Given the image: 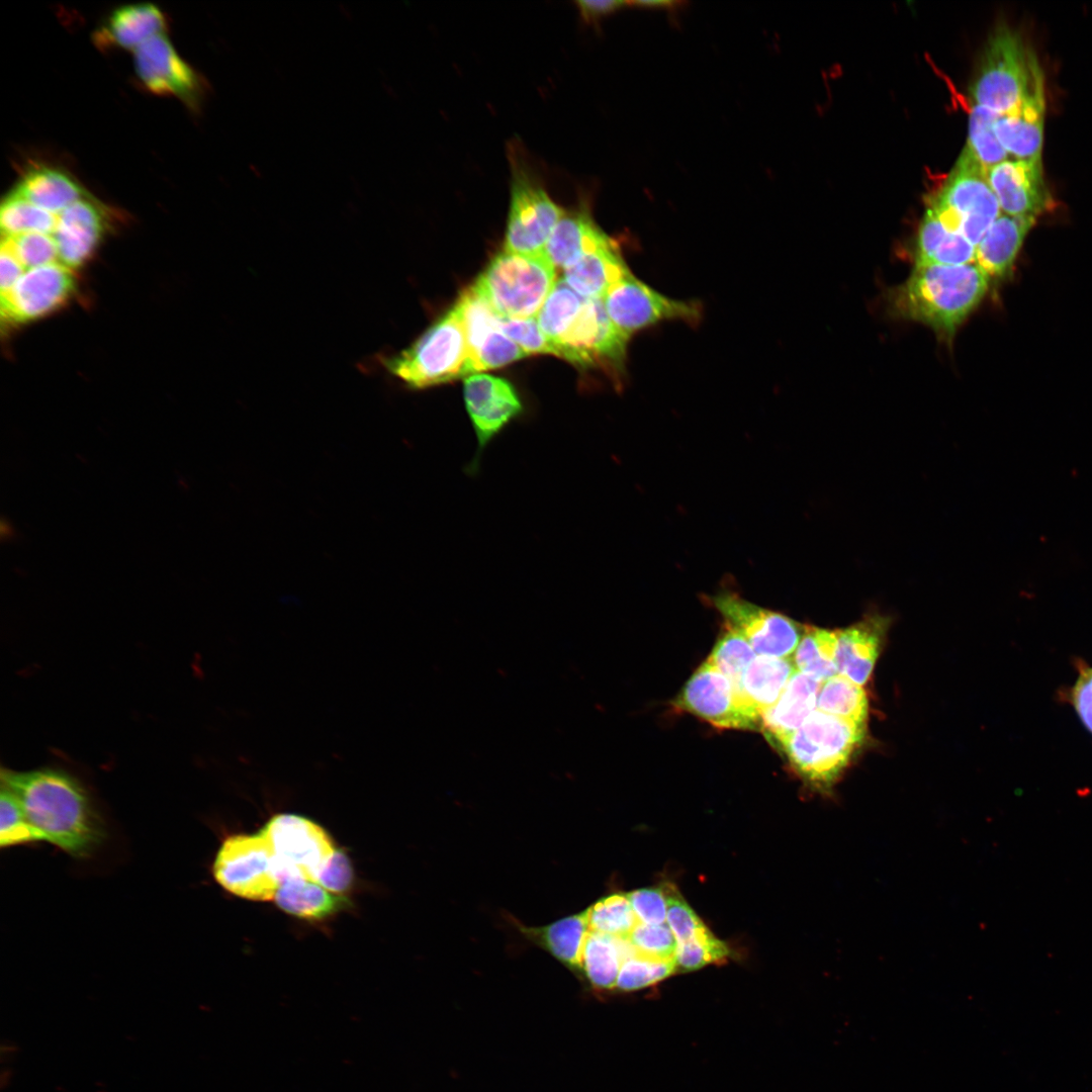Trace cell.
<instances>
[{
	"mask_svg": "<svg viewBox=\"0 0 1092 1092\" xmlns=\"http://www.w3.org/2000/svg\"><path fill=\"white\" fill-rule=\"evenodd\" d=\"M76 288L74 271L60 262L27 270L1 294L2 320L16 325L40 318L64 306Z\"/></svg>",
	"mask_w": 1092,
	"mask_h": 1092,
	"instance_id": "15",
	"label": "cell"
},
{
	"mask_svg": "<svg viewBox=\"0 0 1092 1092\" xmlns=\"http://www.w3.org/2000/svg\"><path fill=\"white\" fill-rule=\"evenodd\" d=\"M606 311L627 338L666 320L696 322L701 308L696 302L674 300L655 291L631 272L614 283L603 296Z\"/></svg>",
	"mask_w": 1092,
	"mask_h": 1092,
	"instance_id": "13",
	"label": "cell"
},
{
	"mask_svg": "<svg viewBox=\"0 0 1092 1092\" xmlns=\"http://www.w3.org/2000/svg\"><path fill=\"white\" fill-rule=\"evenodd\" d=\"M0 819L1 847L44 841L41 833L26 819L17 799L4 788L1 789Z\"/></svg>",
	"mask_w": 1092,
	"mask_h": 1092,
	"instance_id": "44",
	"label": "cell"
},
{
	"mask_svg": "<svg viewBox=\"0 0 1092 1092\" xmlns=\"http://www.w3.org/2000/svg\"><path fill=\"white\" fill-rule=\"evenodd\" d=\"M0 252V286L1 294H4L16 284L24 274L25 269L12 251L2 242Z\"/></svg>",
	"mask_w": 1092,
	"mask_h": 1092,
	"instance_id": "51",
	"label": "cell"
},
{
	"mask_svg": "<svg viewBox=\"0 0 1092 1092\" xmlns=\"http://www.w3.org/2000/svg\"><path fill=\"white\" fill-rule=\"evenodd\" d=\"M581 18L587 23H598L602 18L628 5L626 1H590L579 0L575 2Z\"/></svg>",
	"mask_w": 1092,
	"mask_h": 1092,
	"instance_id": "52",
	"label": "cell"
},
{
	"mask_svg": "<svg viewBox=\"0 0 1092 1092\" xmlns=\"http://www.w3.org/2000/svg\"><path fill=\"white\" fill-rule=\"evenodd\" d=\"M106 228L104 208L89 197L67 207L58 214L53 234L60 263L72 270L85 264L97 250Z\"/></svg>",
	"mask_w": 1092,
	"mask_h": 1092,
	"instance_id": "21",
	"label": "cell"
},
{
	"mask_svg": "<svg viewBox=\"0 0 1092 1092\" xmlns=\"http://www.w3.org/2000/svg\"><path fill=\"white\" fill-rule=\"evenodd\" d=\"M58 215L47 211L25 198L11 191L0 207V225L2 236H15L26 233L53 235Z\"/></svg>",
	"mask_w": 1092,
	"mask_h": 1092,
	"instance_id": "37",
	"label": "cell"
},
{
	"mask_svg": "<svg viewBox=\"0 0 1092 1092\" xmlns=\"http://www.w3.org/2000/svg\"><path fill=\"white\" fill-rule=\"evenodd\" d=\"M630 4L641 6L643 8H672L679 3L675 1H634Z\"/></svg>",
	"mask_w": 1092,
	"mask_h": 1092,
	"instance_id": "53",
	"label": "cell"
},
{
	"mask_svg": "<svg viewBox=\"0 0 1092 1092\" xmlns=\"http://www.w3.org/2000/svg\"><path fill=\"white\" fill-rule=\"evenodd\" d=\"M821 684L797 670L778 702L761 714L760 731L779 751L814 712Z\"/></svg>",
	"mask_w": 1092,
	"mask_h": 1092,
	"instance_id": "23",
	"label": "cell"
},
{
	"mask_svg": "<svg viewBox=\"0 0 1092 1092\" xmlns=\"http://www.w3.org/2000/svg\"><path fill=\"white\" fill-rule=\"evenodd\" d=\"M499 330L514 341L527 355L552 354L554 351L542 333L536 317L515 320L497 314Z\"/></svg>",
	"mask_w": 1092,
	"mask_h": 1092,
	"instance_id": "46",
	"label": "cell"
},
{
	"mask_svg": "<svg viewBox=\"0 0 1092 1092\" xmlns=\"http://www.w3.org/2000/svg\"><path fill=\"white\" fill-rule=\"evenodd\" d=\"M2 788L20 804L28 822L74 857H87L103 839L102 825L80 784L62 770H3Z\"/></svg>",
	"mask_w": 1092,
	"mask_h": 1092,
	"instance_id": "1",
	"label": "cell"
},
{
	"mask_svg": "<svg viewBox=\"0 0 1092 1092\" xmlns=\"http://www.w3.org/2000/svg\"><path fill=\"white\" fill-rule=\"evenodd\" d=\"M627 939L636 953L661 961L675 960L677 941L666 923H637Z\"/></svg>",
	"mask_w": 1092,
	"mask_h": 1092,
	"instance_id": "45",
	"label": "cell"
},
{
	"mask_svg": "<svg viewBox=\"0 0 1092 1092\" xmlns=\"http://www.w3.org/2000/svg\"><path fill=\"white\" fill-rule=\"evenodd\" d=\"M379 364L412 389H424L472 374L464 330L454 306L407 348L378 357Z\"/></svg>",
	"mask_w": 1092,
	"mask_h": 1092,
	"instance_id": "4",
	"label": "cell"
},
{
	"mask_svg": "<svg viewBox=\"0 0 1092 1092\" xmlns=\"http://www.w3.org/2000/svg\"><path fill=\"white\" fill-rule=\"evenodd\" d=\"M998 116L999 114L977 104H974L970 111L966 148L987 171L1007 158V152L998 141L994 130Z\"/></svg>",
	"mask_w": 1092,
	"mask_h": 1092,
	"instance_id": "39",
	"label": "cell"
},
{
	"mask_svg": "<svg viewBox=\"0 0 1092 1092\" xmlns=\"http://www.w3.org/2000/svg\"><path fill=\"white\" fill-rule=\"evenodd\" d=\"M756 657L751 645L737 631L725 625L714 648L707 658L722 671L738 691L741 679Z\"/></svg>",
	"mask_w": 1092,
	"mask_h": 1092,
	"instance_id": "40",
	"label": "cell"
},
{
	"mask_svg": "<svg viewBox=\"0 0 1092 1092\" xmlns=\"http://www.w3.org/2000/svg\"><path fill=\"white\" fill-rule=\"evenodd\" d=\"M630 272L610 238L563 269V280L582 297L603 298L614 283Z\"/></svg>",
	"mask_w": 1092,
	"mask_h": 1092,
	"instance_id": "24",
	"label": "cell"
},
{
	"mask_svg": "<svg viewBox=\"0 0 1092 1092\" xmlns=\"http://www.w3.org/2000/svg\"><path fill=\"white\" fill-rule=\"evenodd\" d=\"M463 393L477 439V451L469 466L470 471H475L483 450L522 413L523 404L509 381L489 374L475 373L466 377Z\"/></svg>",
	"mask_w": 1092,
	"mask_h": 1092,
	"instance_id": "17",
	"label": "cell"
},
{
	"mask_svg": "<svg viewBox=\"0 0 1092 1092\" xmlns=\"http://www.w3.org/2000/svg\"><path fill=\"white\" fill-rule=\"evenodd\" d=\"M12 191L57 215L76 201L88 197L71 176L51 167L26 171Z\"/></svg>",
	"mask_w": 1092,
	"mask_h": 1092,
	"instance_id": "29",
	"label": "cell"
},
{
	"mask_svg": "<svg viewBox=\"0 0 1092 1092\" xmlns=\"http://www.w3.org/2000/svg\"><path fill=\"white\" fill-rule=\"evenodd\" d=\"M1044 107V81L1038 64L1020 101L995 121L996 136L1007 154L1020 160L1041 159Z\"/></svg>",
	"mask_w": 1092,
	"mask_h": 1092,
	"instance_id": "20",
	"label": "cell"
},
{
	"mask_svg": "<svg viewBox=\"0 0 1092 1092\" xmlns=\"http://www.w3.org/2000/svg\"><path fill=\"white\" fill-rule=\"evenodd\" d=\"M888 625L887 618L872 614L847 628L835 631L838 674L856 685H864L881 652Z\"/></svg>",
	"mask_w": 1092,
	"mask_h": 1092,
	"instance_id": "22",
	"label": "cell"
},
{
	"mask_svg": "<svg viewBox=\"0 0 1092 1092\" xmlns=\"http://www.w3.org/2000/svg\"><path fill=\"white\" fill-rule=\"evenodd\" d=\"M556 280V269L544 253L503 251L473 287L499 316L524 320L537 316Z\"/></svg>",
	"mask_w": 1092,
	"mask_h": 1092,
	"instance_id": "5",
	"label": "cell"
},
{
	"mask_svg": "<svg viewBox=\"0 0 1092 1092\" xmlns=\"http://www.w3.org/2000/svg\"><path fill=\"white\" fill-rule=\"evenodd\" d=\"M467 345L472 374L494 369L528 356L497 326V313L472 286L455 302Z\"/></svg>",
	"mask_w": 1092,
	"mask_h": 1092,
	"instance_id": "16",
	"label": "cell"
},
{
	"mask_svg": "<svg viewBox=\"0 0 1092 1092\" xmlns=\"http://www.w3.org/2000/svg\"><path fill=\"white\" fill-rule=\"evenodd\" d=\"M835 651V631L804 625L793 660L798 671L823 682L838 674Z\"/></svg>",
	"mask_w": 1092,
	"mask_h": 1092,
	"instance_id": "34",
	"label": "cell"
},
{
	"mask_svg": "<svg viewBox=\"0 0 1092 1092\" xmlns=\"http://www.w3.org/2000/svg\"><path fill=\"white\" fill-rule=\"evenodd\" d=\"M584 299L585 297L575 292L563 278L555 281L536 316L551 346L576 316Z\"/></svg>",
	"mask_w": 1092,
	"mask_h": 1092,
	"instance_id": "36",
	"label": "cell"
},
{
	"mask_svg": "<svg viewBox=\"0 0 1092 1092\" xmlns=\"http://www.w3.org/2000/svg\"><path fill=\"white\" fill-rule=\"evenodd\" d=\"M1077 714L1092 733V667H1083L1071 692Z\"/></svg>",
	"mask_w": 1092,
	"mask_h": 1092,
	"instance_id": "50",
	"label": "cell"
},
{
	"mask_svg": "<svg viewBox=\"0 0 1092 1092\" xmlns=\"http://www.w3.org/2000/svg\"><path fill=\"white\" fill-rule=\"evenodd\" d=\"M1 242L12 251L25 271L60 262L57 243L53 235L26 233L2 236Z\"/></svg>",
	"mask_w": 1092,
	"mask_h": 1092,
	"instance_id": "43",
	"label": "cell"
},
{
	"mask_svg": "<svg viewBox=\"0 0 1092 1092\" xmlns=\"http://www.w3.org/2000/svg\"><path fill=\"white\" fill-rule=\"evenodd\" d=\"M133 59L136 75L148 90L179 97L193 106L197 104L203 82L178 55L165 32L138 47Z\"/></svg>",
	"mask_w": 1092,
	"mask_h": 1092,
	"instance_id": "18",
	"label": "cell"
},
{
	"mask_svg": "<svg viewBox=\"0 0 1092 1092\" xmlns=\"http://www.w3.org/2000/svg\"><path fill=\"white\" fill-rule=\"evenodd\" d=\"M818 710L866 726L868 698L863 689L847 677L836 674L821 684Z\"/></svg>",
	"mask_w": 1092,
	"mask_h": 1092,
	"instance_id": "35",
	"label": "cell"
},
{
	"mask_svg": "<svg viewBox=\"0 0 1092 1092\" xmlns=\"http://www.w3.org/2000/svg\"><path fill=\"white\" fill-rule=\"evenodd\" d=\"M638 923L657 925L666 923L665 888H645L627 894Z\"/></svg>",
	"mask_w": 1092,
	"mask_h": 1092,
	"instance_id": "48",
	"label": "cell"
},
{
	"mask_svg": "<svg viewBox=\"0 0 1092 1092\" xmlns=\"http://www.w3.org/2000/svg\"><path fill=\"white\" fill-rule=\"evenodd\" d=\"M166 19L153 3L128 4L114 9L98 38L122 49L135 50L151 37L164 33Z\"/></svg>",
	"mask_w": 1092,
	"mask_h": 1092,
	"instance_id": "28",
	"label": "cell"
},
{
	"mask_svg": "<svg viewBox=\"0 0 1092 1092\" xmlns=\"http://www.w3.org/2000/svg\"><path fill=\"white\" fill-rule=\"evenodd\" d=\"M728 956L727 944L705 928L693 938L677 943L675 964L682 971H694L723 962Z\"/></svg>",
	"mask_w": 1092,
	"mask_h": 1092,
	"instance_id": "42",
	"label": "cell"
},
{
	"mask_svg": "<svg viewBox=\"0 0 1092 1092\" xmlns=\"http://www.w3.org/2000/svg\"><path fill=\"white\" fill-rule=\"evenodd\" d=\"M353 882V870L349 857L342 849H335L316 883L334 894L347 891Z\"/></svg>",
	"mask_w": 1092,
	"mask_h": 1092,
	"instance_id": "49",
	"label": "cell"
},
{
	"mask_svg": "<svg viewBox=\"0 0 1092 1092\" xmlns=\"http://www.w3.org/2000/svg\"><path fill=\"white\" fill-rule=\"evenodd\" d=\"M521 930L528 939L546 949L567 968L580 970L582 949L589 932L585 912L542 927L523 926Z\"/></svg>",
	"mask_w": 1092,
	"mask_h": 1092,
	"instance_id": "32",
	"label": "cell"
},
{
	"mask_svg": "<svg viewBox=\"0 0 1092 1092\" xmlns=\"http://www.w3.org/2000/svg\"><path fill=\"white\" fill-rule=\"evenodd\" d=\"M635 953L627 938L589 930L579 971L594 988L612 989L616 987L622 963Z\"/></svg>",
	"mask_w": 1092,
	"mask_h": 1092,
	"instance_id": "31",
	"label": "cell"
},
{
	"mask_svg": "<svg viewBox=\"0 0 1092 1092\" xmlns=\"http://www.w3.org/2000/svg\"><path fill=\"white\" fill-rule=\"evenodd\" d=\"M261 831L270 843L282 882L291 878L316 882L336 849L322 826L293 813L272 816Z\"/></svg>",
	"mask_w": 1092,
	"mask_h": 1092,
	"instance_id": "11",
	"label": "cell"
},
{
	"mask_svg": "<svg viewBox=\"0 0 1092 1092\" xmlns=\"http://www.w3.org/2000/svg\"><path fill=\"white\" fill-rule=\"evenodd\" d=\"M665 892L667 903L666 924L671 929L677 943L693 938L707 928L676 889L668 886L665 888Z\"/></svg>",
	"mask_w": 1092,
	"mask_h": 1092,
	"instance_id": "47",
	"label": "cell"
},
{
	"mask_svg": "<svg viewBox=\"0 0 1092 1092\" xmlns=\"http://www.w3.org/2000/svg\"><path fill=\"white\" fill-rule=\"evenodd\" d=\"M274 899L284 912L307 920L325 919L348 905L344 897L328 891L316 882L301 878L282 882Z\"/></svg>",
	"mask_w": 1092,
	"mask_h": 1092,
	"instance_id": "33",
	"label": "cell"
},
{
	"mask_svg": "<svg viewBox=\"0 0 1092 1092\" xmlns=\"http://www.w3.org/2000/svg\"><path fill=\"white\" fill-rule=\"evenodd\" d=\"M672 704L718 728L761 727V717L742 702L729 678L708 659L691 675Z\"/></svg>",
	"mask_w": 1092,
	"mask_h": 1092,
	"instance_id": "12",
	"label": "cell"
},
{
	"mask_svg": "<svg viewBox=\"0 0 1092 1092\" xmlns=\"http://www.w3.org/2000/svg\"><path fill=\"white\" fill-rule=\"evenodd\" d=\"M864 737L866 726L817 710L780 751L808 785L828 793L862 745Z\"/></svg>",
	"mask_w": 1092,
	"mask_h": 1092,
	"instance_id": "3",
	"label": "cell"
},
{
	"mask_svg": "<svg viewBox=\"0 0 1092 1092\" xmlns=\"http://www.w3.org/2000/svg\"><path fill=\"white\" fill-rule=\"evenodd\" d=\"M675 969V960L661 961L635 953L622 963L616 988L621 991L642 989L669 977Z\"/></svg>",
	"mask_w": 1092,
	"mask_h": 1092,
	"instance_id": "41",
	"label": "cell"
},
{
	"mask_svg": "<svg viewBox=\"0 0 1092 1092\" xmlns=\"http://www.w3.org/2000/svg\"><path fill=\"white\" fill-rule=\"evenodd\" d=\"M796 671L793 657L757 655L746 669L737 693L742 702L761 717L778 702Z\"/></svg>",
	"mask_w": 1092,
	"mask_h": 1092,
	"instance_id": "27",
	"label": "cell"
},
{
	"mask_svg": "<svg viewBox=\"0 0 1092 1092\" xmlns=\"http://www.w3.org/2000/svg\"><path fill=\"white\" fill-rule=\"evenodd\" d=\"M1035 219L1000 213L975 251V263L989 278L1002 279L1011 273L1022 243Z\"/></svg>",
	"mask_w": 1092,
	"mask_h": 1092,
	"instance_id": "25",
	"label": "cell"
},
{
	"mask_svg": "<svg viewBox=\"0 0 1092 1092\" xmlns=\"http://www.w3.org/2000/svg\"><path fill=\"white\" fill-rule=\"evenodd\" d=\"M212 873L228 892L254 901L275 898L282 883L270 843L261 830L229 836L215 855Z\"/></svg>",
	"mask_w": 1092,
	"mask_h": 1092,
	"instance_id": "9",
	"label": "cell"
},
{
	"mask_svg": "<svg viewBox=\"0 0 1092 1092\" xmlns=\"http://www.w3.org/2000/svg\"><path fill=\"white\" fill-rule=\"evenodd\" d=\"M987 179L1005 214L1036 218L1052 208L1041 159L1005 160L988 169Z\"/></svg>",
	"mask_w": 1092,
	"mask_h": 1092,
	"instance_id": "19",
	"label": "cell"
},
{
	"mask_svg": "<svg viewBox=\"0 0 1092 1092\" xmlns=\"http://www.w3.org/2000/svg\"><path fill=\"white\" fill-rule=\"evenodd\" d=\"M713 601L725 625L740 633L757 655L789 658L795 653L804 625L733 593L720 594Z\"/></svg>",
	"mask_w": 1092,
	"mask_h": 1092,
	"instance_id": "14",
	"label": "cell"
},
{
	"mask_svg": "<svg viewBox=\"0 0 1092 1092\" xmlns=\"http://www.w3.org/2000/svg\"><path fill=\"white\" fill-rule=\"evenodd\" d=\"M988 283L989 277L976 263L915 265L895 292L894 307L905 318L952 336L982 301Z\"/></svg>",
	"mask_w": 1092,
	"mask_h": 1092,
	"instance_id": "2",
	"label": "cell"
},
{
	"mask_svg": "<svg viewBox=\"0 0 1092 1092\" xmlns=\"http://www.w3.org/2000/svg\"><path fill=\"white\" fill-rule=\"evenodd\" d=\"M915 265H964L975 263L976 247L942 224L927 208L917 236Z\"/></svg>",
	"mask_w": 1092,
	"mask_h": 1092,
	"instance_id": "30",
	"label": "cell"
},
{
	"mask_svg": "<svg viewBox=\"0 0 1092 1092\" xmlns=\"http://www.w3.org/2000/svg\"><path fill=\"white\" fill-rule=\"evenodd\" d=\"M584 912L590 931L617 937L628 938L638 923L627 894L604 897Z\"/></svg>",
	"mask_w": 1092,
	"mask_h": 1092,
	"instance_id": "38",
	"label": "cell"
},
{
	"mask_svg": "<svg viewBox=\"0 0 1092 1092\" xmlns=\"http://www.w3.org/2000/svg\"><path fill=\"white\" fill-rule=\"evenodd\" d=\"M1038 62L1020 35L1006 25L991 34L970 86L975 104L1001 115L1025 94Z\"/></svg>",
	"mask_w": 1092,
	"mask_h": 1092,
	"instance_id": "6",
	"label": "cell"
},
{
	"mask_svg": "<svg viewBox=\"0 0 1092 1092\" xmlns=\"http://www.w3.org/2000/svg\"><path fill=\"white\" fill-rule=\"evenodd\" d=\"M628 340L611 322L602 298H585L552 348L554 355L579 368L621 372Z\"/></svg>",
	"mask_w": 1092,
	"mask_h": 1092,
	"instance_id": "10",
	"label": "cell"
},
{
	"mask_svg": "<svg viewBox=\"0 0 1092 1092\" xmlns=\"http://www.w3.org/2000/svg\"><path fill=\"white\" fill-rule=\"evenodd\" d=\"M565 210L547 193L526 163L511 160V200L504 251L537 255Z\"/></svg>",
	"mask_w": 1092,
	"mask_h": 1092,
	"instance_id": "8",
	"label": "cell"
},
{
	"mask_svg": "<svg viewBox=\"0 0 1092 1092\" xmlns=\"http://www.w3.org/2000/svg\"><path fill=\"white\" fill-rule=\"evenodd\" d=\"M609 239L596 223L588 208L581 205L565 210L553 229L543 253L555 269L563 270L585 252Z\"/></svg>",
	"mask_w": 1092,
	"mask_h": 1092,
	"instance_id": "26",
	"label": "cell"
},
{
	"mask_svg": "<svg viewBox=\"0 0 1092 1092\" xmlns=\"http://www.w3.org/2000/svg\"><path fill=\"white\" fill-rule=\"evenodd\" d=\"M929 208L946 230L975 247L1001 213L987 170L966 147Z\"/></svg>",
	"mask_w": 1092,
	"mask_h": 1092,
	"instance_id": "7",
	"label": "cell"
}]
</instances>
